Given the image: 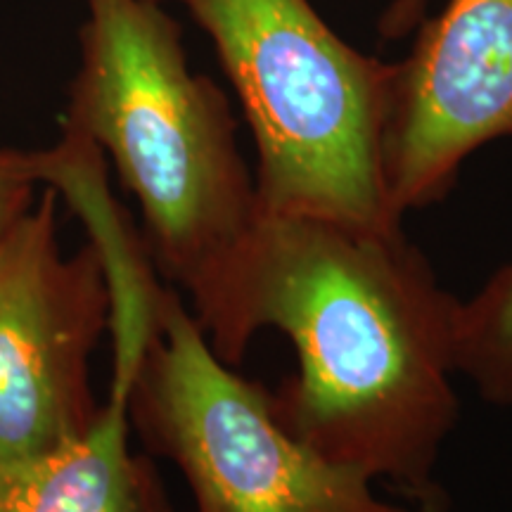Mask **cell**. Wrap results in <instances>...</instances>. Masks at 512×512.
<instances>
[{"instance_id": "8", "label": "cell", "mask_w": 512, "mask_h": 512, "mask_svg": "<svg viewBox=\"0 0 512 512\" xmlns=\"http://www.w3.org/2000/svg\"><path fill=\"white\" fill-rule=\"evenodd\" d=\"M456 375L494 406L512 408V266L460 302L453 328Z\"/></svg>"}, {"instance_id": "5", "label": "cell", "mask_w": 512, "mask_h": 512, "mask_svg": "<svg viewBox=\"0 0 512 512\" xmlns=\"http://www.w3.org/2000/svg\"><path fill=\"white\" fill-rule=\"evenodd\" d=\"M55 188L0 238V465L27 463L91 432L102 403L91 361L112 325L98 240L67 252Z\"/></svg>"}, {"instance_id": "4", "label": "cell", "mask_w": 512, "mask_h": 512, "mask_svg": "<svg viewBox=\"0 0 512 512\" xmlns=\"http://www.w3.org/2000/svg\"><path fill=\"white\" fill-rule=\"evenodd\" d=\"M114 370L131 432L178 467L195 512H411L294 439L271 392L214 354L174 287H157L138 349L114 354Z\"/></svg>"}, {"instance_id": "9", "label": "cell", "mask_w": 512, "mask_h": 512, "mask_svg": "<svg viewBox=\"0 0 512 512\" xmlns=\"http://www.w3.org/2000/svg\"><path fill=\"white\" fill-rule=\"evenodd\" d=\"M41 181L38 152L0 147V238L34 207Z\"/></svg>"}, {"instance_id": "6", "label": "cell", "mask_w": 512, "mask_h": 512, "mask_svg": "<svg viewBox=\"0 0 512 512\" xmlns=\"http://www.w3.org/2000/svg\"><path fill=\"white\" fill-rule=\"evenodd\" d=\"M512 133V0H448L396 64L382 140L389 209L441 200L479 145Z\"/></svg>"}, {"instance_id": "7", "label": "cell", "mask_w": 512, "mask_h": 512, "mask_svg": "<svg viewBox=\"0 0 512 512\" xmlns=\"http://www.w3.org/2000/svg\"><path fill=\"white\" fill-rule=\"evenodd\" d=\"M126 375L114 373L107 401L86 437L0 465V512H174L152 458L128 444Z\"/></svg>"}, {"instance_id": "1", "label": "cell", "mask_w": 512, "mask_h": 512, "mask_svg": "<svg viewBox=\"0 0 512 512\" xmlns=\"http://www.w3.org/2000/svg\"><path fill=\"white\" fill-rule=\"evenodd\" d=\"M188 309L233 368L259 330L287 335L299 370L271 392L280 425L330 463L441 512L434 470L460 418L458 299L403 228L259 211Z\"/></svg>"}, {"instance_id": "3", "label": "cell", "mask_w": 512, "mask_h": 512, "mask_svg": "<svg viewBox=\"0 0 512 512\" xmlns=\"http://www.w3.org/2000/svg\"><path fill=\"white\" fill-rule=\"evenodd\" d=\"M155 3L183 5L214 43L254 133L259 211L401 228L382 171L396 64L342 41L311 0Z\"/></svg>"}, {"instance_id": "2", "label": "cell", "mask_w": 512, "mask_h": 512, "mask_svg": "<svg viewBox=\"0 0 512 512\" xmlns=\"http://www.w3.org/2000/svg\"><path fill=\"white\" fill-rule=\"evenodd\" d=\"M62 128L100 147L138 200L145 254L192 306L247 235L259 204L226 93L185 60L155 0H86Z\"/></svg>"}]
</instances>
